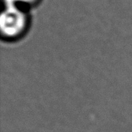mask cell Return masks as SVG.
I'll return each instance as SVG.
<instances>
[{"label":"cell","instance_id":"1","mask_svg":"<svg viewBox=\"0 0 132 132\" xmlns=\"http://www.w3.org/2000/svg\"><path fill=\"white\" fill-rule=\"evenodd\" d=\"M32 13L5 5L1 17L2 40L7 43H18L30 30Z\"/></svg>","mask_w":132,"mask_h":132},{"label":"cell","instance_id":"2","mask_svg":"<svg viewBox=\"0 0 132 132\" xmlns=\"http://www.w3.org/2000/svg\"><path fill=\"white\" fill-rule=\"evenodd\" d=\"M43 0H4V4L16 8L19 10L32 13L33 9H36Z\"/></svg>","mask_w":132,"mask_h":132}]
</instances>
